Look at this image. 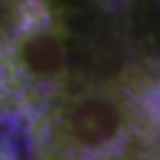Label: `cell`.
Masks as SVG:
<instances>
[{
    "instance_id": "1",
    "label": "cell",
    "mask_w": 160,
    "mask_h": 160,
    "mask_svg": "<svg viewBox=\"0 0 160 160\" xmlns=\"http://www.w3.org/2000/svg\"><path fill=\"white\" fill-rule=\"evenodd\" d=\"M136 116L111 87L67 93L51 116L53 160H136Z\"/></svg>"
},
{
    "instance_id": "2",
    "label": "cell",
    "mask_w": 160,
    "mask_h": 160,
    "mask_svg": "<svg viewBox=\"0 0 160 160\" xmlns=\"http://www.w3.org/2000/svg\"><path fill=\"white\" fill-rule=\"evenodd\" d=\"M69 49L56 25L29 20L20 27L9 45L7 65L16 80L33 89H56L65 82Z\"/></svg>"
},
{
    "instance_id": "3",
    "label": "cell",
    "mask_w": 160,
    "mask_h": 160,
    "mask_svg": "<svg viewBox=\"0 0 160 160\" xmlns=\"http://www.w3.org/2000/svg\"><path fill=\"white\" fill-rule=\"evenodd\" d=\"M7 78H11V71H9V65H7V58L0 56V89L5 87Z\"/></svg>"
}]
</instances>
